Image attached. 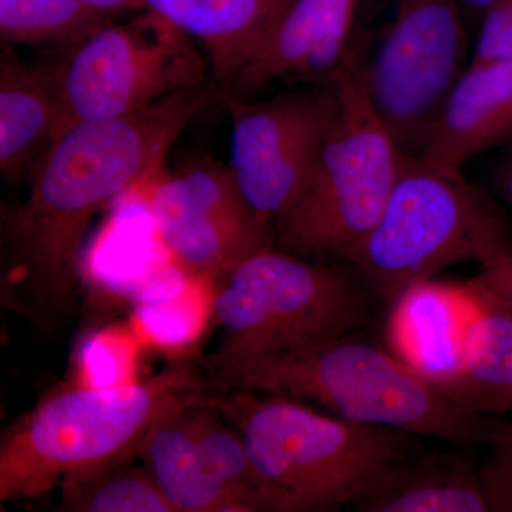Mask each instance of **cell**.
Masks as SVG:
<instances>
[{
	"mask_svg": "<svg viewBox=\"0 0 512 512\" xmlns=\"http://www.w3.org/2000/svg\"><path fill=\"white\" fill-rule=\"evenodd\" d=\"M202 282H188L181 292L168 298L141 302L134 329L138 338L163 349H187L200 336L205 318L211 316L212 292L207 296L200 292Z\"/></svg>",
	"mask_w": 512,
	"mask_h": 512,
	"instance_id": "cell-23",
	"label": "cell"
},
{
	"mask_svg": "<svg viewBox=\"0 0 512 512\" xmlns=\"http://www.w3.org/2000/svg\"><path fill=\"white\" fill-rule=\"evenodd\" d=\"M137 332L131 329H107L94 335L84 346V365L87 375L97 380V387L117 386L134 382L131 379V365L119 359L134 360L137 348Z\"/></svg>",
	"mask_w": 512,
	"mask_h": 512,
	"instance_id": "cell-24",
	"label": "cell"
},
{
	"mask_svg": "<svg viewBox=\"0 0 512 512\" xmlns=\"http://www.w3.org/2000/svg\"><path fill=\"white\" fill-rule=\"evenodd\" d=\"M212 392L249 390L316 403L340 419L453 447L512 444V420L464 406L392 352L345 338L259 359H198Z\"/></svg>",
	"mask_w": 512,
	"mask_h": 512,
	"instance_id": "cell-2",
	"label": "cell"
},
{
	"mask_svg": "<svg viewBox=\"0 0 512 512\" xmlns=\"http://www.w3.org/2000/svg\"><path fill=\"white\" fill-rule=\"evenodd\" d=\"M57 121L52 63H26L0 50V173L9 183L29 174L52 146Z\"/></svg>",
	"mask_w": 512,
	"mask_h": 512,
	"instance_id": "cell-16",
	"label": "cell"
},
{
	"mask_svg": "<svg viewBox=\"0 0 512 512\" xmlns=\"http://www.w3.org/2000/svg\"><path fill=\"white\" fill-rule=\"evenodd\" d=\"M80 2L110 19H114V16L119 13L144 10L143 0H80Z\"/></svg>",
	"mask_w": 512,
	"mask_h": 512,
	"instance_id": "cell-29",
	"label": "cell"
},
{
	"mask_svg": "<svg viewBox=\"0 0 512 512\" xmlns=\"http://www.w3.org/2000/svg\"><path fill=\"white\" fill-rule=\"evenodd\" d=\"M232 119L231 161L252 211L274 228L308 177L335 114V96L293 92L248 103L222 96Z\"/></svg>",
	"mask_w": 512,
	"mask_h": 512,
	"instance_id": "cell-11",
	"label": "cell"
},
{
	"mask_svg": "<svg viewBox=\"0 0 512 512\" xmlns=\"http://www.w3.org/2000/svg\"><path fill=\"white\" fill-rule=\"evenodd\" d=\"M356 0H293L258 56L224 94L265 89L279 79L328 82L349 53Z\"/></svg>",
	"mask_w": 512,
	"mask_h": 512,
	"instance_id": "cell-13",
	"label": "cell"
},
{
	"mask_svg": "<svg viewBox=\"0 0 512 512\" xmlns=\"http://www.w3.org/2000/svg\"><path fill=\"white\" fill-rule=\"evenodd\" d=\"M478 291L483 301L468 333L463 369L443 390L477 412L508 416L512 414V312Z\"/></svg>",
	"mask_w": 512,
	"mask_h": 512,
	"instance_id": "cell-19",
	"label": "cell"
},
{
	"mask_svg": "<svg viewBox=\"0 0 512 512\" xmlns=\"http://www.w3.org/2000/svg\"><path fill=\"white\" fill-rule=\"evenodd\" d=\"M293 0H143L201 43L222 92L269 42Z\"/></svg>",
	"mask_w": 512,
	"mask_h": 512,
	"instance_id": "cell-14",
	"label": "cell"
},
{
	"mask_svg": "<svg viewBox=\"0 0 512 512\" xmlns=\"http://www.w3.org/2000/svg\"><path fill=\"white\" fill-rule=\"evenodd\" d=\"M191 421L202 464L211 477L237 498L245 511H266L264 493L244 441L222 416L214 392L192 404Z\"/></svg>",
	"mask_w": 512,
	"mask_h": 512,
	"instance_id": "cell-21",
	"label": "cell"
},
{
	"mask_svg": "<svg viewBox=\"0 0 512 512\" xmlns=\"http://www.w3.org/2000/svg\"><path fill=\"white\" fill-rule=\"evenodd\" d=\"M349 52L328 80L335 114L308 177L274 222L275 245L312 261L353 265L386 207L404 151L367 97Z\"/></svg>",
	"mask_w": 512,
	"mask_h": 512,
	"instance_id": "cell-5",
	"label": "cell"
},
{
	"mask_svg": "<svg viewBox=\"0 0 512 512\" xmlns=\"http://www.w3.org/2000/svg\"><path fill=\"white\" fill-rule=\"evenodd\" d=\"M512 60V0H494L481 18L473 63Z\"/></svg>",
	"mask_w": 512,
	"mask_h": 512,
	"instance_id": "cell-25",
	"label": "cell"
},
{
	"mask_svg": "<svg viewBox=\"0 0 512 512\" xmlns=\"http://www.w3.org/2000/svg\"><path fill=\"white\" fill-rule=\"evenodd\" d=\"M474 284L503 308L512 312V244L497 249L480 262Z\"/></svg>",
	"mask_w": 512,
	"mask_h": 512,
	"instance_id": "cell-26",
	"label": "cell"
},
{
	"mask_svg": "<svg viewBox=\"0 0 512 512\" xmlns=\"http://www.w3.org/2000/svg\"><path fill=\"white\" fill-rule=\"evenodd\" d=\"M111 20L80 0H0V37L6 45L72 46Z\"/></svg>",
	"mask_w": 512,
	"mask_h": 512,
	"instance_id": "cell-22",
	"label": "cell"
},
{
	"mask_svg": "<svg viewBox=\"0 0 512 512\" xmlns=\"http://www.w3.org/2000/svg\"><path fill=\"white\" fill-rule=\"evenodd\" d=\"M512 140V60L470 62L448 94L421 156L463 168Z\"/></svg>",
	"mask_w": 512,
	"mask_h": 512,
	"instance_id": "cell-15",
	"label": "cell"
},
{
	"mask_svg": "<svg viewBox=\"0 0 512 512\" xmlns=\"http://www.w3.org/2000/svg\"><path fill=\"white\" fill-rule=\"evenodd\" d=\"M124 457L64 478L59 485L63 512H175L146 467Z\"/></svg>",
	"mask_w": 512,
	"mask_h": 512,
	"instance_id": "cell-20",
	"label": "cell"
},
{
	"mask_svg": "<svg viewBox=\"0 0 512 512\" xmlns=\"http://www.w3.org/2000/svg\"><path fill=\"white\" fill-rule=\"evenodd\" d=\"M460 0H397L394 18L367 63V97L407 154L426 147L448 94L468 67Z\"/></svg>",
	"mask_w": 512,
	"mask_h": 512,
	"instance_id": "cell-9",
	"label": "cell"
},
{
	"mask_svg": "<svg viewBox=\"0 0 512 512\" xmlns=\"http://www.w3.org/2000/svg\"><path fill=\"white\" fill-rule=\"evenodd\" d=\"M204 396L163 414L141 440L137 458L175 512H247L202 464L191 406Z\"/></svg>",
	"mask_w": 512,
	"mask_h": 512,
	"instance_id": "cell-18",
	"label": "cell"
},
{
	"mask_svg": "<svg viewBox=\"0 0 512 512\" xmlns=\"http://www.w3.org/2000/svg\"><path fill=\"white\" fill-rule=\"evenodd\" d=\"M510 244L503 212L464 177L463 168L406 153L386 207L352 266L363 284L392 305L409 286L448 266L480 264Z\"/></svg>",
	"mask_w": 512,
	"mask_h": 512,
	"instance_id": "cell-7",
	"label": "cell"
},
{
	"mask_svg": "<svg viewBox=\"0 0 512 512\" xmlns=\"http://www.w3.org/2000/svg\"><path fill=\"white\" fill-rule=\"evenodd\" d=\"M362 282L356 269L289 254L275 244L259 249L212 285L220 342L205 357L259 359L345 338L369 313Z\"/></svg>",
	"mask_w": 512,
	"mask_h": 512,
	"instance_id": "cell-6",
	"label": "cell"
},
{
	"mask_svg": "<svg viewBox=\"0 0 512 512\" xmlns=\"http://www.w3.org/2000/svg\"><path fill=\"white\" fill-rule=\"evenodd\" d=\"M497 453L481 476L491 511H512V444L494 446Z\"/></svg>",
	"mask_w": 512,
	"mask_h": 512,
	"instance_id": "cell-27",
	"label": "cell"
},
{
	"mask_svg": "<svg viewBox=\"0 0 512 512\" xmlns=\"http://www.w3.org/2000/svg\"><path fill=\"white\" fill-rule=\"evenodd\" d=\"M55 138L77 124L119 119L207 82L208 57L151 10L106 23L53 62Z\"/></svg>",
	"mask_w": 512,
	"mask_h": 512,
	"instance_id": "cell-8",
	"label": "cell"
},
{
	"mask_svg": "<svg viewBox=\"0 0 512 512\" xmlns=\"http://www.w3.org/2000/svg\"><path fill=\"white\" fill-rule=\"evenodd\" d=\"M483 296L473 281L417 282L390 305L386 339L390 352L443 389L464 365L471 325Z\"/></svg>",
	"mask_w": 512,
	"mask_h": 512,
	"instance_id": "cell-12",
	"label": "cell"
},
{
	"mask_svg": "<svg viewBox=\"0 0 512 512\" xmlns=\"http://www.w3.org/2000/svg\"><path fill=\"white\" fill-rule=\"evenodd\" d=\"M238 431L269 512L355 507L416 454L420 437L319 412L275 394L214 392Z\"/></svg>",
	"mask_w": 512,
	"mask_h": 512,
	"instance_id": "cell-3",
	"label": "cell"
},
{
	"mask_svg": "<svg viewBox=\"0 0 512 512\" xmlns=\"http://www.w3.org/2000/svg\"><path fill=\"white\" fill-rule=\"evenodd\" d=\"M457 451L404 460L382 485L353 507L367 512L491 511L476 461Z\"/></svg>",
	"mask_w": 512,
	"mask_h": 512,
	"instance_id": "cell-17",
	"label": "cell"
},
{
	"mask_svg": "<svg viewBox=\"0 0 512 512\" xmlns=\"http://www.w3.org/2000/svg\"><path fill=\"white\" fill-rule=\"evenodd\" d=\"M198 360L117 386H82L47 397L0 437V503L35 500L84 468L137 457L163 414L210 393Z\"/></svg>",
	"mask_w": 512,
	"mask_h": 512,
	"instance_id": "cell-4",
	"label": "cell"
},
{
	"mask_svg": "<svg viewBox=\"0 0 512 512\" xmlns=\"http://www.w3.org/2000/svg\"><path fill=\"white\" fill-rule=\"evenodd\" d=\"M222 96L205 82L119 119L77 124L53 141L30 170L26 200L3 210L2 305L46 335L62 332L76 309L93 218L160 177L178 137Z\"/></svg>",
	"mask_w": 512,
	"mask_h": 512,
	"instance_id": "cell-1",
	"label": "cell"
},
{
	"mask_svg": "<svg viewBox=\"0 0 512 512\" xmlns=\"http://www.w3.org/2000/svg\"><path fill=\"white\" fill-rule=\"evenodd\" d=\"M148 212L181 272L214 285L242 259L275 244L274 228L252 211L228 165L200 161L153 181Z\"/></svg>",
	"mask_w": 512,
	"mask_h": 512,
	"instance_id": "cell-10",
	"label": "cell"
},
{
	"mask_svg": "<svg viewBox=\"0 0 512 512\" xmlns=\"http://www.w3.org/2000/svg\"><path fill=\"white\" fill-rule=\"evenodd\" d=\"M490 178L494 190L512 208V140L504 144L503 151L494 161Z\"/></svg>",
	"mask_w": 512,
	"mask_h": 512,
	"instance_id": "cell-28",
	"label": "cell"
},
{
	"mask_svg": "<svg viewBox=\"0 0 512 512\" xmlns=\"http://www.w3.org/2000/svg\"><path fill=\"white\" fill-rule=\"evenodd\" d=\"M463 5L464 13L467 19L483 18L485 10L493 5L494 0H460Z\"/></svg>",
	"mask_w": 512,
	"mask_h": 512,
	"instance_id": "cell-30",
	"label": "cell"
}]
</instances>
